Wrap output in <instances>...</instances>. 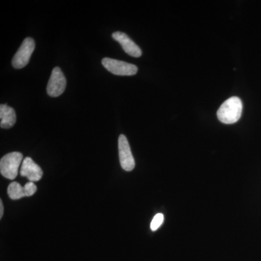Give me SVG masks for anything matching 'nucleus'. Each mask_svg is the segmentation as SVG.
Returning a JSON list of instances; mask_svg holds the SVG:
<instances>
[{
  "instance_id": "obj_1",
  "label": "nucleus",
  "mask_w": 261,
  "mask_h": 261,
  "mask_svg": "<svg viewBox=\"0 0 261 261\" xmlns=\"http://www.w3.org/2000/svg\"><path fill=\"white\" fill-rule=\"evenodd\" d=\"M243 113V102L238 97H231L226 99L217 112V117L221 123L233 124L241 118Z\"/></svg>"
},
{
  "instance_id": "obj_2",
  "label": "nucleus",
  "mask_w": 261,
  "mask_h": 261,
  "mask_svg": "<svg viewBox=\"0 0 261 261\" xmlns=\"http://www.w3.org/2000/svg\"><path fill=\"white\" fill-rule=\"evenodd\" d=\"M23 154L18 152H10L3 156L0 161V172L4 177L13 180L18 176Z\"/></svg>"
},
{
  "instance_id": "obj_3",
  "label": "nucleus",
  "mask_w": 261,
  "mask_h": 261,
  "mask_svg": "<svg viewBox=\"0 0 261 261\" xmlns=\"http://www.w3.org/2000/svg\"><path fill=\"white\" fill-rule=\"evenodd\" d=\"M34 49H35V42L34 39L31 37L25 38L13 57L12 61L13 66L16 69L24 68L30 61Z\"/></svg>"
},
{
  "instance_id": "obj_4",
  "label": "nucleus",
  "mask_w": 261,
  "mask_h": 261,
  "mask_svg": "<svg viewBox=\"0 0 261 261\" xmlns=\"http://www.w3.org/2000/svg\"><path fill=\"white\" fill-rule=\"evenodd\" d=\"M102 64L108 71L117 75H134L138 71V68L135 65L112 58H103Z\"/></svg>"
},
{
  "instance_id": "obj_5",
  "label": "nucleus",
  "mask_w": 261,
  "mask_h": 261,
  "mask_svg": "<svg viewBox=\"0 0 261 261\" xmlns=\"http://www.w3.org/2000/svg\"><path fill=\"white\" fill-rule=\"evenodd\" d=\"M66 88V79L63 71L58 67L53 68L50 78L48 82L47 92L48 95L53 97L61 96Z\"/></svg>"
},
{
  "instance_id": "obj_6",
  "label": "nucleus",
  "mask_w": 261,
  "mask_h": 261,
  "mask_svg": "<svg viewBox=\"0 0 261 261\" xmlns=\"http://www.w3.org/2000/svg\"><path fill=\"white\" fill-rule=\"evenodd\" d=\"M118 152L122 168L126 171H132L135 167V161L125 135H121L118 138Z\"/></svg>"
},
{
  "instance_id": "obj_7",
  "label": "nucleus",
  "mask_w": 261,
  "mask_h": 261,
  "mask_svg": "<svg viewBox=\"0 0 261 261\" xmlns=\"http://www.w3.org/2000/svg\"><path fill=\"white\" fill-rule=\"evenodd\" d=\"M37 187L34 182L29 181L25 186H20L18 182H12L8 188V194L10 198L13 200H19L24 197H31L37 192Z\"/></svg>"
},
{
  "instance_id": "obj_8",
  "label": "nucleus",
  "mask_w": 261,
  "mask_h": 261,
  "mask_svg": "<svg viewBox=\"0 0 261 261\" xmlns=\"http://www.w3.org/2000/svg\"><path fill=\"white\" fill-rule=\"evenodd\" d=\"M112 37L121 44L123 50L128 56L135 57V58H140L142 56V51L140 47L125 33L114 32L112 34Z\"/></svg>"
},
{
  "instance_id": "obj_9",
  "label": "nucleus",
  "mask_w": 261,
  "mask_h": 261,
  "mask_svg": "<svg viewBox=\"0 0 261 261\" xmlns=\"http://www.w3.org/2000/svg\"><path fill=\"white\" fill-rule=\"evenodd\" d=\"M20 173L22 176L27 177L32 182L39 181L43 176L42 168L29 157L23 160Z\"/></svg>"
},
{
  "instance_id": "obj_10",
  "label": "nucleus",
  "mask_w": 261,
  "mask_h": 261,
  "mask_svg": "<svg viewBox=\"0 0 261 261\" xmlns=\"http://www.w3.org/2000/svg\"><path fill=\"white\" fill-rule=\"evenodd\" d=\"M16 122L15 110L6 104L0 106V126L2 128H11Z\"/></svg>"
},
{
  "instance_id": "obj_11",
  "label": "nucleus",
  "mask_w": 261,
  "mask_h": 261,
  "mask_svg": "<svg viewBox=\"0 0 261 261\" xmlns=\"http://www.w3.org/2000/svg\"><path fill=\"white\" fill-rule=\"evenodd\" d=\"M164 221V216L162 214H158L154 216L150 224V228L152 231H157Z\"/></svg>"
},
{
  "instance_id": "obj_12",
  "label": "nucleus",
  "mask_w": 261,
  "mask_h": 261,
  "mask_svg": "<svg viewBox=\"0 0 261 261\" xmlns=\"http://www.w3.org/2000/svg\"><path fill=\"white\" fill-rule=\"evenodd\" d=\"M3 213H4V207H3V201L0 200V219L3 218Z\"/></svg>"
}]
</instances>
